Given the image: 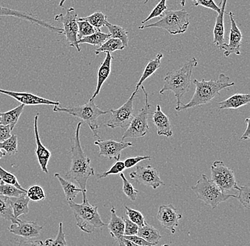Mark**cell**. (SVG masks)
<instances>
[{"instance_id": "6da1fadb", "label": "cell", "mask_w": 250, "mask_h": 246, "mask_svg": "<svg viewBox=\"0 0 250 246\" xmlns=\"http://www.w3.org/2000/svg\"><path fill=\"white\" fill-rule=\"evenodd\" d=\"M83 123L79 122L76 127L73 145L71 146V166L67 172V178L74 180L80 188L87 191V183L89 177L95 175V170L90 165V159L85 155L80 141V129Z\"/></svg>"}, {"instance_id": "7a4b0ae2", "label": "cell", "mask_w": 250, "mask_h": 246, "mask_svg": "<svg viewBox=\"0 0 250 246\" xmlns=\"http://www.w3.org/2000/svg\"><path fill=\"white\" fill-rule=\"evenodd\" d=\"M193 84L195 85V91L192 99L188 103H181L179 107H176V111L181 112L209 103L215 96L220 95L221 90L234 85V82H230V78L224 73H220L218 79L208 81L204 79L201 81L194 79Z\"/></svg>"}, {"instance_id": "3957f363", "label": "cell", "mask_w": 250, "mask_h": 246, "mask_svg": "<svg viewBox=\"0 0 250 246\" xmlns=\"http://www.w3.org/2000/svg\"><path fill=\"white\" fill-rule=\"evenodd\" d=\"M197 65L198 60L195 57H192L179 69L168 72L164 77V86L159 93L163 95L167 91L173 92L176 98V107L182 103L183 96L190 90L192 73Z\"/></svg>"}, {"instance_id": "277c9868", "label": "cell", "mask_w": 250, "mask_h": 246, "mask_svg": "<svg viewBox=\"0 0 250 246\" xmlns=\"http://www.w3.org/2000/svg\"><path fill=\"white\" fill-rule=\"evenodd\" d=\"M68 205L73 211L76 225L86 233H92L96 228L106 227L107 224L103 222L98 212V207L89 203L86 193H83L82 204H77L73 201H68Z\"/></svg>"}, {"instance_id": "5b68a950", "label": "cell", "mask_w": 250, "mask_h": 246, "mask_svg": "<svg viewBox=\"0 0 250 246\" xmlns=\"http://www.w3.org/2000/svg\"><path fill=\"white\" fill-rule=\"evenodd\" d=\"M53 111L54 112H63L73 116L79 118L86 123L93 132L94 137H98V118L103 115L107 114L109 111H104L98 107L93 99H90L87 103L83 105L73 106V107H62L60 105H55Z\"/></svg>"}, {"instance_id": "8992f818", "label": "cell", "mask_w": 250, "mask_h": 246, "mask_svg": "<svg viewBox=\"0 0 250 246\" xmlns=\"http://www.w3.org/2000/svg\"><path fill=\"white\" fill-rule=\"evenodd\" d=\"M191 189L196 194L197 198L212 208H216L220 203L226 202L228 199L237 198V196L224 192L206 174H203L194 186L191 187Z\"/></svg>"}, {"instance_id": "52a82bcc", "label": "cell", "mask_w": 250, "mask_h": 246, "mask_svg": "<svg viewBox=\"0 0 250 246\" xmlns=\"http://www.w3.org/2000/svg\"><path fill=\"white\" fill-rule=\"evenodd\" d=\"M160 20L153 24H142L140 29L159 28L167 30L171 35H179L187 32L189 22V14L184 9L166 10Z\"/></svg>"}, {"instance_id": "ba28073f", "label": "cell", "mask_w": 250, "mask_h": 246, "mask_svg": "<svg viewBox=\"0 0 250 246\" xmlns=\"http://www.w3.org/2000/svg\"><path fill=\"white\" fill-rule=\"evenodd\" d=\"M145 96V105L137 115H134L130 124L123 135L122 140L125 138H138L145 136L149 131L148 124V116L151 112V105L148 103V93L143 85H141Z\"/></svg>"}, {"instance_id": "9c48e42d", "label": "cell", "mask_w": 250, "mask_h": 246, "mask_svg": "<svg viewBox=\"0 0 250 246\" xmlns=\"http://www.w3.org/2000/svg\"><path fill=\"white\" fill-rule=\"evenodd\" d=\"M210 180L224 192L236 189L239 190L240 187L236 182L233 170L226 166L221 160H215L210 167Z\"/></svg>"}, {"instance_id": "30bf717a", "label": "cell", "mask_w": 250, "mask_h": 246, "mask_svg": "<svg viewBox=\"0 0 250 246\" xmlns=\"http://www.w3.org/2000/svg\"><path fill=\"white\" fill-rule=\"evenodd\" d=\"M136 94L137 92L134 91L128 100L120 108L109 110L110 117L105 124L106 127L111 129H124L129 127L134 116V101Z\"/></svg>"}, {"instance_id": "8fae6325", "label": "cell", "mask_w": 250, "mask_h": 246, "mask_svg": "<svg viewBox=\"0 0 250 246\" xmlns=\"http://www.w3.org/2000/svg\"><path fill=\"white\" fill-rule=\"evenodd\" d=\"M78 14L76 9L73 7L67 9L66 15L62 14L55 16V20L62 22L63 25V34L66 38L67 41L69 43L70 47H73L77 50L78 52H81V49L78 43V26L77 22Z\"/></svg>"}, {"instance_id": "7c38bea8", "label": "cell", "mask_w": 250, "mask_h": 246, "mask_svg": "<svg viewBox=\"0 0 250 246\" xmlns=\"http://www.w3.org/2000/svg\"><path fill=\"white\" fill-rule=\"evenodd\" d=\"M129 177L140 185L150 187L153 189L165 185L158 170L151 166H137L135 170L129 173Z\"/></svg>"}, {"instance_id": "4fadbf2b", "label": "cell", "mask_w": 250, "mask_h": 246, "mask_svg": "<svg viewBox=\"0 0 250 246\" xmlns=\"http://www.w3.org/2000/svg\"><path fill=\"white\" fill-rule=\"evenodd\" d=\"M16 17V18L21 19L29 21L31 24L38 25V26L45 28V29L56 33L59 35H62V34H63L62 28L57 27V26H53L52 24H48L46 21L39 19L37 15H33V14L14 10V9L0 6V17Z\"/></svg>"}, {"instance_id": "5bb4252c", "label": "cell", "mask_w": 250, "mask_h": 246, "mask_svg": "<svg viewBox=\"0 0 250 246\" xmlns=\"http://www.w3.org/2000/svg\"><path fill=\"white\" fill-rule=\"evenodd\" d=\"M94 144L99 148L100 156L109 159L114 158L116 160H120L122 151L134 146L131 142H124L123 141L117 142L112 139H98L94 142Z\"/></svg>"}, {"instance_id": "9a60e30c", "label": "cell", "mask_w": 250, "mask_h": 246, "mask_svg": "<svg viewBox=\"0 0 250 246\" xmlns=\"http://www.w3.org/2000/svg\"><path fill=\"white\" fill-rule=\"evenodd\" d=\"M182 218V214L178 212L173 205H161L157 213V219L164 228L174 234L176 227L179 226V221Z\"/></svg>"}, {"instance_id": "2e32d148", "label": "cell", "mask_w": 250, "mask_h": 246, "mask_svg": "<svg viewBox=\"0 0 250 246\" xmlns=\"http://www.w3.org/2000/svg\"><path fill=\"white\" fill-rule=\"evenodd\" d=\"M43 227L39 225L38 223L22 221L17 219L15 222H12L9 227V231L12 234L20 236L25 239L38 237Z\"/></svg>"}, {"instance_id": "e0dca14e", "label": "cell", "mask_w": 250, "mask_h": 246, "mask_svg": "<svg viewBox=\"0 0 250 246\" xmlns=\"http://www.w3.org/2000/svg\"><path fill=\"white\" fill-rule=\"evenodd\" d=\"M234 15L232 12H229V19H230L231 28L229 31V43H224L220 48L224 50V56L228 57L231 54L240 55V48L242 46V40L243 37L241 31L239 29L234 19Z\"/></svg>"}, {"instance_id": "ac0fdd59", "label": "cell", "mask_w": 250, "mask_h": 246, "mask_svg": "<svg viewBox=\"0 0 250 246\" xmlns=\"http://www.w3.org/2000/svg\"><path fill=\"white\" fill-rule=\"evenodd\" d=\"M0 94L5 95L13 98L20 104L24 106L34 105H60V102L56 101L49 100L48 99L42 97L32 93H20V92L9 91L0 89Z\"/></svg>"}, {"instance_id": "d6986e66", "label": "cell", "mask_w": 250, "mask_h": 246, "mask_svg": "<svg viewBox=\"0 0 250 246\" xmlns=\"http://www.w3.org/2000/svg\"><path fill=\"white\" fill-rule=\"evenodd\" d=\"M39 116V114H37L34 120V136H35L36 145H37L35 153L42 172L48 174V164L51 157V152L41 141L38 129Z\"/></svg>"}, {"instance_id": "ffe728a7", "label": "cell", "mask_w": 250, "mask_h": 246, "mask_svg": "<svg viewBox=\"0 0 250 246\" xmlns=\"http://www.w3.org/2000/svg\"><path fill=\"white\" fill-rule=\"evenodd\" d=\"M152 122L157 129L158 135H164L169 138L173 135L169 118L162 112L161 106H156L155 112L153 113Z\"/></svg>"}, {"instance_id": "44dd1931", "label": "cell", "mask_w": 250, "mask_h": 246, "mask_svg": "<svg viewBox=\"0 0 250 246\" xmlns=\"http://www.w3.org/2000/svg\"><path fill=\"white\" fill-rule=\"evenodd\" d=\"M227 1L228 0H221L220 3V12L217 17L213 29L214 44L220 49L225 43L224 15Z\"/></svg>"}, {"instance_id": "7402d4cb", "label": "cell", "mask_w": 250, "mask_h": 246, "mask_svg": "<svg viewBox=\"0 0 250 246\" xmlns=\"http://www.w3.org/2000/svg\"><path fill=\"white\" fill-rule=\"evenodd\" d=\"M112 60H113V57L111 55V53H106L105 58H104V61L101 63V66L98 69L96 89H95L90 99L94 100V99L99 95L103 84L108 78L111 73V65H112Z\"/></svg>"}, {"instance_id": "603a6c76", "label": "cell", "mask_w": 250, "mask_h": 246, "mask_svg": "<svg viewBox=\"0 0 250 246\" xmlns=\"http://www.w3.org/2000/svg\"><path fill=\"white\" fill-rule=\"evenodd\" d=\"M107 228L109 230L111 236L115 241L124 236L125 222L123 217H120L116 214V209L112 207L110 210V221Z\"/></svg>"}, {"instance_id": "cb8c5ba5", "label": "cell", "mask_w": 250, "mask_h": 246, "mask_svg": "<svg viewBox=\"0 0 250 246\" xmlns=\"http://www.w3.org/2000/svg\"><path fill=\"white\" fill-rule=\"evenodd\" d=\"M250 103V94H240L237 93L229 96L223 102H219V109L223 110H237L243 106L248 105Z\"/></svg>"}, {"instance_id": "d4e9b609", "label": "cell", "mask_w": 250, "mask_h": 246, "mask_svg": "<svg viewBox=\"0 0 250 246\" xmlns=\"http://www.w3.org/2000/svg\"><path fill=\"white\" fill-rule=\"evenodd\" d=\"M12 207V212L16 219L21 215L27 214L29 212V199L26 193L17 197H8Z\"/></svg>"}, {"instance_id": "484cf974", "label": "cell", "mask_w": 250, "mask_h": 246, "mask_svg": "<svg viewBox=\"0 0 250 246\" xmlns=\"http://www.w3.org/2000/svg\"><path fill=\"white\" fill-rule=\"evenodd\" d=\"M164 56L162 53H159L156 55L155 58L150 60L147 65H146V68H145L143 73H142V76H141L140 80L137 82V86L134 91L138 92L139 88H140L141 85L143 84V82L148 79V77H151L152 75H154L156 73V71L159 69L161 67V61L162 59L163 58Z\"/></svg>"}, {"instance_id": "4316f807", "label": "cell", "mask_w": 250, "mask_h": 246, "mask_svg": "<svg viewBox=\"0 0 250 246\" xmlns=\"http://www.w3.org/2000/svg\"><path fill=\"white\" fill-rule=\"evenodd\" d=\"M137 236H140L142 238L151 244L152 246L157 245L160 241L162 236L159 230L154 228L152 226L149 225L147 223L139 227Z\"/></svg>"}, {"instance_id": "83f0119b", "label": "cell", "mask_w": 250, "mask_h": 246, "mask_svg": "<svg viewBox=\"0 0 250 246\" xmlns=\"http://www.w3.org/2000/svg\"><path fill=\"white\" fill-rule=\"evenodd\" d=\"M54 177L58 179L65 194L67 201H73L79 193H86L81 188H78L71 182L65 180L59 173H55Z\"/></svg>"}, {"instance_id": "f1b7e54d", "label": "cell", "mask_w": 250, "mask_h": 246, "mask_svg": "<svg viewBox=\"0 0 250 246\" xmlns=\"http://www.w3.org/2000/svg\"><path fill=\"white\" fill-rule=\"evenodd\" d=\"M23 109H24V105L21 104L18 107H15L13 110H9V111L7 112H4V113L0 112V114H1L0 124L9 125L11 129L13 130L14 128L17 125L21 114H22Z\"/></svg>"}, {"instance_id": "f546056e", "label": "cell", "mask_w": 250, "mask_h": 246, "mask_svg": "<svg viewBox=\"0 0 250 246\" xmlns=\"http://www.w3.org/2000/svg\"><path fill=\"white\" fill-rule=\"evenodd\" d=\"M109 38H110V34L102 32L101 29H98L94 34L78 40V42L79 44L87 43V44L100 47Z\"/></svg>"}, {"instance_id": "4dcf8cb0", "label": "cell", "mask_w": 250, "mask_h": 246, "mask_svg": "<svg viewBox=\"0 0 250 246\" xmlns=\"http://www.w3.org/2000/svg\"><path fill=\"white\" fill-rule=\"evenodd\" d=\"M125 49L123 42L118 38H109L103 45L95 50V55H99L101 53H113L117 51Z\"/></svg>"}, {"instance_id": "1f68e13d", "label": "cell", "mask_w": 250, "mask_h": 246, "mask_svg": "<svg viewBox=\"0 0 250 246\" xmlns=\"http://www.w3.org/2000/svg\"><path fill=\"white\" fill-rule=\"evenodd\" d=\"M106 27L109 29L111 38H118L123 42L125 48L127 47L129 43L128 33L122 26L110 24L108 21L106 22Z\"/></svg>"}, {"instance_id": "d6a6232c", "label": "cell", "mask_w": 250, "mask_h": 246, "mask_svg": "<svg viewBox=\"0 0 250 246\" xmlns=\"http://www.w3.org/2000/svg\"><path fill=\"white\" fill-rule=\"evenodd\" d=\"M0 218L10 221L11 222H15L16 219L12 212V207L8 200L7 197L0 194Z\"/></svg>"}, {"instance_id": "836d02e7", "label": "cell", "mask_w": 250, "mask_h": 246, "mask_svg": "<svg viewBox=\"0 0 250 246\" xmlns=\"http://www.w3.org/2000/svg\"><path fill=\"white\" fill-rule=\"evenodd\" d=\"M80 19L87 21L97 29H101L102 27L105 26L106 22L107 21V17L101 12H95L90 16L81 17Z\"/></svg>"}, {"instance_id": "e575fe53", "label": "cell", "mask_w": 250, "mask_h": 246, "mask_svg": "<svg viewBox=\"0 0 250 246\" xmlns=\"http://www.w3.org/2000/svg\"><path fill=\"white\" fill-rule=\"evenodd\" d=\"M0 149L5 151L6 153L12 155L18 152V138L15 134L11 135L9 138L0 142Z\"/></svg>"}, {"instance_id": "d590c367", "label": "cell", "mask_w": 250, "mask_h": 246, "mask_svg": "<svg viewBox=\"0 0 250 246\" xmlns=\"http://www.w3.org/2000/svg\"><path fill=\"white\" fill-rule=\"evenodd\" d=\"M26 191L21 190L14 185L0 182V194L7 197H17L25 194Z\"/></svg>"}, {"instance_id": "8d00e7d4", "label": "cell", "mask_w": 250, "mask_h": 246, "mask_svg": "<svg viewBox=\"0 0 250 246\" xmlns=\"http://www.w3.org/2000/svg\"><path fill=\"white\" fill-rule=\"evenodd\" d=\"M26 196L29 200L33 202H40L46 199V194L44 189L39 185H32L29 187L26 191Z\"/></svg>"}, {"instance_id": "74e56055", "label": "cell", "mask_w": 250, "mask_h": 246, "mask_svg": "<svg viewBox=\"0 0 250 246\" xmlns=\"http://www.w3.org/2000/svg\"><path fill=\"white\" fill-rule=\"evenodd\" d=\"M78 26V40L87 37V36L91 35L96 32L98 29H95L91 24H89L87 21L85 20L81 19L80 18L77 19Z\"/></svg>"}, {"instance_id": "f35d334b", "label": "cell", "mask_w": 250, "mask_h": 246, "mask_svg": "<svg viewBox=\"0 0 250 246\" xmlns=\"http://www.w3.org/2000/svg\"><path fill=\"white\" fill-rule=\"evenodd\" d=\"M0 182H3V183L9 184V185H14L16 188L18 189H21V190L26 191V189L21 187L19 183L18 180H17V177L11 172H8V171L4 170V168L1 167L0 166Z\"/></svg>"}, {"instance_id": "ab89813d", "label": "cell", "mask_w": 250, "mask_h": 246, "mask_svg": "<svg viewBox=\"0 0 250 246\" xmlns=\"http://www.w3.org/2000/svg\"><path fill=\"white\" fill-rule=\"evenodd\" d=\"M120 177H121L123 183V192H124L125 195L130 199L131 201L134 202V201H136V199H137L139 191L136 189L135 188L133 187L132 184L128 181L127 179L126 178V177H125V175L123 172L120 173Z\"/></svg>"}, {"instance_id": "60d3db41", "label": "cell", "mask_w": 250, "mask_h": 246, "mask_svg": "<svg viewBox=\"0 0 250 246\" xmlns=\"http://www.w3.org/2000/svg\"><path fill=\"white\" fill-rule=\"evenodd\" d=\"M125 208L126 210V216L129 220L132 221L139 227H142L146 224V222L145 221V216L140 211L133 209L127 206H125Z\"/></svg>"}, {"instance_id": "b9f144b4", "label": "cell", "mask_w": 250, "mask_h": 246, "mask_svg": "<svg viewBox=\"0 0 250 246\" xmlns=\"http://www.w3.org/2000/svg\"><path fill=\"white\" fill-rule=\"evenodd\" d=\"M167 0H160L159 2L156 4V7L151 11L149 15L142 21V24H145L148 21L156 18V17H162L165 11L167 10V8H168L167 6Z\"/></svg>"}, {"instance_id": "7bdbcfd3", "label": "cell", "mask_w": 250, "mask_h": 246, "mask_svg": "<svg viewBox=\"0 0 250 246\" xmlns=\"http://www.w3.org/2000/svg\"><path fill=\"white\" fill-rule=\"evenodd\" d=\"M125 169L126 168H125L124 161L120 160H117L116 163L112 165V167L109 168V170L98 174V178L103 179L105 178L106 177L109 175H118V174L123 172Z\"/></svg>"}, {"instance_id": "ee69618b", "label": "cell", "mask_w": 250, "mask_h": 246, "mask_svg": "<svg viewBox=\"0 0 250 246\" xmlns=\"http://www.w3.org/2000/svg\"><path fill=\"white\" fill-rule=\"evenodd\" d=\"M239 191L240 194L237 199H238L239 202L242 206L245 207V208L250 209V185L249 183L245 185V186L240 187L239 188Z\"/></svg>"}, {"instance_id": "f6af8a7d", "label": "cell", "mask_w": 250, "mask_h": 246, "mask_svg": "<svg viewBox=\"0 0 250 246\" xmlns=\"http://www.w3.org/2000/svg\"><path fill=\"white\" fill-rule=\"evenodd\" d=\"M191 1L194 7L202 6L205 8L212 9V10L218 12V14L220 12V7L216 5L214 0H191Z\"/></svg>"}, {"instance_id": "bcb514c9", "label": "cell", "mask_w": 250, "mask_h": 246, "mask_svg": "<svg viewBox=\"0 0 250 246\" xmlns=\"http://www.w3.org/2000/svg\"><path fill=\"white\" fill-rule=\"evenodd\" d=\"M125 222L124 236H133L137 235L139 230V226L134 224L128 218L123 217Z\"/></svg>"}, {"instance_id": "7dc6e473", "label": "cell", "mask_w": 250, "mask_h": 246, "mask_svg": "<svg viewBox=\"0 0 250 246\" xmlns=\"http://www.w3.org/2000/svg\"><path fill=\"white\" fill-rule=\"evenodd\" d=\"M145 160H151V157L148 155H138V156L126 158L123 161H124L125 168L129 169V168L134 167L137 163Z\"/></svg>"}, {"instance_id": "c3c4849f", "label": "cell", "mask_w": 250, "mask_h": 246, "mask_svg": "<svg viewBox=\"0 0 250 246\" xmlns=\"http://www.w3.org/2000/svg\"><path fill=\"white\" fill-rule=\"evenodd\" d=\"M51 246H68L66 241H65V234L62 230V223H59V232L56 239L52 240L51 241Z\"/></svg>"}, {"instance_id": "681fc988", "label": "cell", "mask_w": 250, "mask_h": 246, "mask_svg": "<svg viewBox=\"0 0 250 246\" xmlns=\"http://www.w3.org/2000/svg\"><path fill=\"white\" fill-rule=\"evenodd\" d=\"M125 238H127L129 241H132L133 244H135V246H152L151 244L148 243L147 241H145L144 238L137 236V235H133V236H124Z\"/></svg>"}, {"instance_id": "f907efd6", "label": "cell", "mask_w": 250, "mask_h": 246, "mask_svg": "<svg viewBox=\"0 0 250 246\" xmlns=\"http://www.w3.org/2000/svg\"><path fill=\"white\" fill-rule=\"evenodd\" d=\"M12 131L9 125L0 124V142L9 138L11 136Z\"/></svg>"}, {"instance_id": "816d5d0a", "label": "cell", "mask_w": 250, "mask_h": 246, "mask_svg": "<svg viewBox=\"0 0 250 246\" xmlns=\"http://www.w3.org/2000/svg\"><path fill=\"white\" fill-rule=\"evenodd\" d=\"M115 242L117 243V244L120 246H136L135 244H133L132 241L125 238L124 236L120 238V239L117 240Z\"/></svg>"}, {"instance_id": "f5cc1de1", "label": "cell", "mask_w": 250, "mask_h": 246, "mask_svg": "<svg viewBox=\"0 0 250 246\" xmlns=\"http://www.w3.org/2000/svg\"><path fill=\"white\" fill-rule=\"evenodd\" d=\"M245 124H246V131L245 133L242 135L240 140H249L250 138V118H247L245 120Z\"/></svg>"}, {"instance_id": "db71d44e", "label": "cell", "mask_w": 250, "mask_h": 246, "mask_svg": "<svg viewBox=\"0 0 250 246\" xmlns=\"http://www.w3.org/2000/svg\"><path fill=\"white\" fill-rule=\"evenodd\" d=\"M23 244V245H32V246H43V242L42 241H33V242L29 243H24V244Z\"/></svg>"}, {"instance_id": "11a10c76", "label": "cell", "mask_w": 250, "mask_h": 246, "mask_svg": "<svg viewBox=\"0 0 250 246\" xmlns=\"http://www.w3.org/2000/svg\"><path fill=\"white\" fill-rule=\"evenodd\" d=\"M65 1H66V0H61L60 2H59V7H63L64 4H65Z\"/></svg>"}, {"instance_id": "9f6ffc18", "label": "cell", "mask_w": 250, "mask_h": 246, "mask_svg": "<svg viewBox=\"0 0 250 246\" xmlns=\"http://www.w3.org/2000/svg\"><path fill=\"white\" fill-rule=\"evenodd\" d=\"M5 155H6L5 152H2V151H1V149H0V159L2 158L3 157L5 156Z\"/></svg>"}, {"instance_id": "6f0895ef", "label": "cell", "mask_w": 250, "mask_h": 246, "mask_svg": "<svg viewBox=\"0 0 250 246\" xmlns=\"http://www.w3.org/2000/svg\"><path fill=\"white\" fill-rule=\"evenodd\" d=\"M185 4H186V0H181V7H185Z\"/></svg>"}, {"instance_id": "680465c9", "label": "cell", "mask_w": 250, "mask_h": 246, "mask_svg": "<svg viewBox=\"0 0 250 246\" xmlns=\"http://www.w3.org/2000/svg\"><path fill=\"white\" fill-rule=\"evenodd\" d=\"M148 1V0H145V4H146V3H147Z\"/></svg>"}, {"instance_id": "91938a15", "label": "cell", "mask_w": 250, "mask_h": 246, "mask_svg": "<svg viewBox=\"0 0 250 246\" xmlns=\"http://www.w3.org/2000/svg\"><path fill=\"white\" fill-rule=\"evenodd\" d=\"M0 121H1V114H0Z\"/></svg>"}]
</instances>
